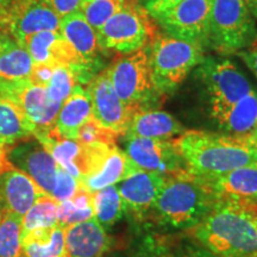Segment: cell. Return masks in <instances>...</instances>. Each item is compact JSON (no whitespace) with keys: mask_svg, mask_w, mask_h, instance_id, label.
<instances>
[{"mask_svg":"<svg viewBox=\"0 0 257 257\" xmlns=\"http://www.w3.org/2000/svg\"><path fill=\"white\" fill-rule=\"evenodd\" d=\"M189 174L200 179L257 166V144L250 136L186 131L174 141Z\"/></svg>","mask_w":257,"mask_h":257,"instance_id":"1","label":"cell"},{"mask_svg":"<svg viewBox=\"0 0 257 257\" xmlns=\"http://www.w3.org/2000/svg\"><path fill=\"white\" fill-rule=\"evenodd\" d=\"M194 229L195 237L217 257H257V230L242 204L217 201Z\"/></svg>","mask_w":257,"mask_h":257,"instance_id":"2","label":"cell"},{"mask_svg":"<svg viewBox=\"0 0 257 257\" xmlns=\"http://www.w3.org/2000/svg\"><path fill=\"white\" fill-rule=\"evenodd\" d=\"M216 202L204 180L184 172L165 179L153 208L165 223L187 229L202 221Z\"/></svg>","mask_w":257,"mask_h":257,"instance_id":"3","label":"cell"},{"mask_svg":"<svg viewBox=\"0 0 257 257\" xmlns=\"http://www.w3.org/2000/svg\"><path fill=\"white\" fill-rule=\"evenodd\" d=\"M204 59L200 44L157 34L149 44V61L154 85L160 94L174 92Z\"/></svg>","mask_w":257,"mask_h":257,"instance_id":"4","label":"cell"},{"mask_svg":"<svg viewBox=\"0 0 257 257\" xmlns=\"http://www.w3.org/2000/svg\"><path fill=\"white\" fill-rule=\"evenodd\" d=\"M115 93L135 112L156 110L162 95L153 81L149 46L119 57L106 68Z\"/></svg>","mask_w":257,"mask_h":257,"instance_id":"5","label":"cell"},{"mask_svg":"<svg viewBox=\"0 0 257 257\" xmlns=\"http://www.w3.org/2000/svg\"><path fill=\"white\" fill-rule=\"evenodd\" d=\"M256 36L255 21L243 0H214L207 46L220 54H237L248 48Z\"/></svg>","mask_w":257,"mask_h":257,"instance_id":"6","label":"cell"},{"mask_svg":"<svg viewBox=\"0 0 257 257\" xmlns=\"http://www.w3.org/2000/svg\"><path fill=\"white\" fill-rule=\"evenodd\" d=\"M157 35L155 21L137 3L131 0L121 11L106 22L98 32L102 50L131 54L149 46Z\"/></svg>","mask_w":257,"mask_h":257,"instance_id":"7","label":"cell"},{"mask_svg":"<svg viewBox=\"0 0 257 257\" xmlns=\"http://www.w3.org/2000/svg\"><path fill=\"white\" fill-rule=\"evenodd\" d=\"M197 76L206 92L213 118L253 91L249 80L229 59L205 57Z\"/></svg>","mask_w":257,"mask_h":257,"instance_id":"8","label":"cell"},{"mask_svg":"<svg viewBox=\"0 0 257 257\" xmlns=\"http://www.w3.org/2000/svg\"><path fill=\"white\" fill-rule=\"evenodd\" d=\"M214 0H182L152 16L168 36L207 46L208 24Z\"/></svg>","mask_w":257,"mask_h":257,"instance_id":"9","label":"cell"},{"mask_svg":"<svg viewBox=\"0 0 257 257\" xmlns=\"http://www.w3.org/2000/svg\"><path fill=\"white\" fill-rule=\"evenodd\" d=\"M61 18L41 0H14L0 11V31L23 43L42 31H60Z\"/></svg>","mask_w":257,"mask_h":257,"instance_id":"10","label":"cell"},{"mask_svg":"<svg viewBox=\"0 0 257 257\" xmlns=\"http://www.w3.org/2000/svg\"><path fill=\"white\" fill-rule=\"evenodd\" d=\"M125 154L138 169L170 178L187 172L174 141L154 138H125Z\"/></svg>","mask_w":257,"mask_h":257,"instance_id":"11","label":"cell"},{"mask_svg":"<svg viewBox=\"0 0 257 257\" xmlns=\"http://www.w3.org/2000/svg\"><path fill=\"white\" fill-rule=\"evenodd\" d=\"M86 91L91 100L93 119L115 134L124 135L136 112L127 107L117 95L107 70L96 74L87 83Z\"/></svg>","mask_w":257,"mask_h":257,"instance_id":"12","label":"cell"},{"mask_svg":"<svg viewBox=\"0 0 257 257\" xmlns=\"http://www.w3.org/2000/svg\"><path fill=\"white\" fill-rule=\"evenodd\" d=\"M2 98L8 99L18 106L34 127V136L55 127V120L61 105L48 98L47 88L43 86L35 85L30 80H25L9 89Z\"/></svg>","mask_w":257,"mask_h":257,"instance_id":"13","label":"cell"},{"mask_svg":"<svg viewBox=\"0 0 257 257\" xmlns=\"http://www.w3.org/2000/svg\"><path fill=\"white\" fill-rule=\"evenodd\" d=\"M6 157L15 168L30 176L42 191L51 195L55 187L59 165L36 138L15 144L6 153Z\"/></svg>","mask_w":257,"mask_h":257,"instance_id":"14","label":"cell"},{"mask_svg":"<svg viewBox=\"0 0 257 257\" xmlns=\"http://www.w3.org/2000/svg\"><path fill=\"white\" fill-rule=\"evenodd\" d=\"M21 44L30 54L35 64L72 67L78 70L81 85L89 82V79L83 72L78 54L62 36L61 31L38 32L28 37Z\"/></svg>","mask_w":257,"mask_h":257,"instance_id":"15","label":"cell"},{"mask_svg":"<svg viewBox=\"0 0 257 257\" xmlns=\"http://www.w3.org/2000/svg\"><path fill=\"white\" fill-rule=\"evenodd\" d=\"M60 31L78 54L83 72L91 81L100 68L101 54L104 53L96 31L87 23L81 12L61 19Z\"/></svg>","mask_w":257,"mask_h":257,"instance_id":"16","label":"cell"},{"mask_svg":"<svg viewBox=\"0 0 257 257\" xmlns=\"http://www.w3.org/2000/svg\"><path fill=\"white\" fill-rule=\"evenodd\" d=\"M165 178L146 170H137L117 186L123 210L135 219H143L152 210Z\"/></svg>","mask_w":257,"mask_h":257,"instance_id":"17","label":"cell"},{"mask_svg":"<svg viewBox=\"0 0 257 257\" xmlns=\"http://www.w3.org/2000/svg\"><path fill=\"white\" fill-rule=\"evenodd\" d=\"M44 193L34 180L14 166L0 174V206L3 213L23 218Z\"/></svg>","mask_w":257,"mask_h":257,"instance_id":"18","label":"cell"},{"mask_svg":"<svg viewBox=\"0 0 257 257\" xmlns=\"http://www.w3.org/2000/svg\"><path fill=\"white\" fill-rule=\"evenodd\" d=\"M201 180L206 182L217 201H234L238 204L257 202V166L242 167L225 174Z\"/></svg>","mask_w":257,"mask_h":257,"instance_id":"19","label":"cell"},{"mask_svg":"<svg viewBox=\"0 0 257 257\" xmlns=\"http://www.w3.org/2000/svg\"><path fill=\"white\" fill-rule=\"evenodd\" d=\"M67 257H102L111 240L95 218L64 227Z\"/></svg>","mask_w":257,"mask_h":257,"instance_id":"20","label":"cell"},{"mask_svg":"<svg viewBox=\"0 0 257 257\" xmlns=\"http://www.w3.org/2000/svg\"><path fill=\"white\" fill-rule=\"evenodd\" d=\"M32 137L34 127L18 106L8 99L0 98V174L12 166L6 157L10 148Z\"/></svg>","mask_w":257,"mask_h":257,"instance_id":"21","label":"cell"},{"mask_svg":"<svg viewBox=\"0 0 257 257\" xmlns=\"http://www.w3.org/2000/svg\"><path fill=\"white\" fill-rule=\"evenodd\" d=\"M34 66L28 50L5 35L0 51V98L16 85L30 80Z\"/></svg>","mask_w":257,"mask_h":257,"instance_id":"22","label":"cell"},{"mask_svg":"<svg viewBox=\"0 0 257 257\" xmlns=\"http://www.w3.org/2000/svg\"><path fill=\"white\" fill-rule=\"evenodd\" d=\"M92 118V105L87 91L78 85L61 105L55 120V130L62 138L76 140L80 128Z\"/></svg>","mask_w":257,"mask_h":257,"instance_id":"23","label":"cell"},{"mask_svg":"<svg viewBox=\"0 0 257 257\" xmlns=\"http://www.w3.org/2000/svg\"><path fill=\"white\" fill-rule=\"evenodd\" d=\"M185 127L181 126L175 118L169 113L159 110H146L136 112L125 131V138L142 137L154 140H169L170 137L185 134Z\"/></svg>","mask_w":257,"mask_h":257,"instance_id":"24","label":"cell"},{"mask_svg":"<svg viewBox=\"0 0 257 257\" xmlns=\"http://www.w3.org/2000/svg\"><path fill=\"white\" fill-rule=\"evenodd\" d=\"M138 169L131 162L126 154L119 149L117 146L112 147L110 153L107 154L106 159L102 162L100 168L94 174L88 176L80 181L91 193H95L100 189L119 184L126 178H128Z\"/></svg>","mask_w":257,"mask_h":257,"instance_id":"25","label":"cell"},{"mask_svg":"<svg viewBox=\"0 0 257 257\" xmlns=\"http://www.w3.org/2000/svg\"><path fill=\"white\" fill-rule=\"evenodd\" d=\"M227 135L250 136L257 124V93L252 91L214 118Z\"/></svg>","mask_w":257,"mask_h":257,"instance_id":"26","label":"cell"},{"mask_svg":"<svg viewBox=\"0 0 257 257\" xmlns=\"http://www.w3.org/2000/svg\"><path fill=\"white\" fill-rule=\"evenodd\" d=\"M23 257H67L64 227L60 224L22 234Z\"/></svg>","mask_w":257,"mask_h":257,"instance_id":"27","label":"cell"},{"mask_svg":"<svg viewBox=\"0 0 257 257\" xmlns=\"http://www.w3.org/2000/svg\"><path fill=\"white\" fill-rule=\"evenodd\" d=\"M94 218L93 193L80 182L75 194L69 200L59 202L57 206V223L62 227L81 223Z\"/></svg>","mask_w":257,"mask_h":257,"instance_id":"28","label":"cell"},{"mask_svg":"<svg viewBox=\"0 0 257 257\" xmlns=\"http://www.w3.org/2000/svg\"><path fill=\"white\" fill-rule=\"evenodd\" d=\"M94 218L101 226L111 227L123 216V204L115 185L107 186L100 191L93 193Z\"/></svg>","mask_w":257,"mask_h":257,"instance_id":"29","label":"cell"},{"mask_svg":"<svg viewBox=\"0 0 257 257\" xmlns=\"http://www.w3.org/2000/svg\"><path fill=\"white\" fill-rule=\"evenodd\" d=\"M57 206H59V201H56L51 195H42L23 217L22 234L37 229H48L59 224L57 223Z\"/></svg>","mask_w":257,"mask_h":257,"instance_id":"30","label":"cell"},{"mask_svg":"<svg viewBox=\"0 0 257 257\" xmlns=\"http://www.w3.org/2000/svg\"><path fill=\"white\" fill-rule=\"evenodd\" d=\"M22 220L14 213H4L0 221V257H23Z\"/></svg>","mask_w":257,"mask_h":257,"instance_id":"31","label":"cell"},{"mask_svg":"<svg viewBox=\"0 0 257 257\" xmlns=\"http://www.w3.org/2000/svg\"><path fill=\"white\" fill-rule=\"evenodd\" d=\"M130 2L131 0H87L83 3L80 12L98 34L106 22L121 11Z\"/></svg>","mask_w":257,"mask_h":257,"instance_id":"32","label":"cell"},{"mask_svg":"<svg viewBox=\"0 0 257 257\" xmlns=\"http://www.w3.org/2000/svg\"><path fill=\"white\" fill-rule=\"evenodd\" d=\"M78 85H81L78 70L72 67L57 66L46 87L48 98L53 102L62 105Z\"/></svg>","mask_w":257,"mask_h":257,"instance_id":"33","label":"cell"},{"mask_svg":"<svg viewBox=\"0 0 257 257\" xmlns=\"http://www.w3.org/2000/svg\"><path fill=\"white\" fill-rule=\"evenodd\" d=\"M118 134L108 130L93 119H89L80 128L76 141L82 144H106L115 146Z\"/></svg>","mask_w":257,"mask_h":257,"instance_id":"34","label":"cell"},{"mask_svg":"<svg viewBox=\"0 0 257 257\" xmlns=\"http://www.w3.org/2000/svg\"><path fill=\"white\" fill-rule=\"evenodd\" d=\"M79 186V180L74 178V176L70 175L69 173H67L66 170L59 166V169H57L56 173L55 187H54V191L51 193V197L59 202L69 200L75 194V192L78 191Z\"/></svg>","mask_w":257,"mask_h":257,"instance_id":"35","label":"cell"},{"mask_svg":"<svg viewBox=\"0 0 257 257\" xmlns=\"http://www.w3.org/2000/svg\"><path fill=\"white\" fill-rule=\"evenodd\" d=\"M62 19L67 16L80 12L85 0H41Z\"/></svg>","mask_w":257,"mask_h":257,"instance_id":"36","label":"cell"},{"mask_svg":"<svg viewBox=\"0 0 257 257\" xmlns=\"http://www.w3.org/2000/svg\"><path fill=\"white\" fill-rule=\"evenodd\" d=\"M54 69H55V67L50 66V64H35L30 76V81L35 85L47 87L51 76H53Z\"/></svg>","mask_w":257,"mask_h":257,"instance_id":"37","label":"cell"},{"mask_svg":"<svg viewBox=\"0 0 257 257\" xmlns=\"http://www.w3.org/2000/svg\"><path fill=\"white\" fill-rule=\"evenodd\" d=\"M237 54L242 57V60L257 78V36L248 48L238 51Z\"/></svg>","mask_w":257,"mask_h":257,"instance_id":"38","label":"cell"},{"mask_svg":"<svg viewBox=\"0 0 257 257\" xmlns=\"http://www.w3.org/2000/svg\"><path fill=\"white\" fill-rule=\"evenodd\" d=\"M182 0H144V9L150 16L166 11Z\"/></svg>","mask_w":257,"mask_h":257,"instance_id":"39","label":"cell"},{"mask_svg":"<svg viewBox=\"0 0 257 257\" xmlns=\"http://www.w3.org/2000/svg\"><path fill=\"white\" fill-rule=\"evenodd\" d=\"M244 206L246 207V210L250 213V216H251V219L253 221V224H255V227L257 230V202H250V204H242Z\"/></svg>","mask_w":257,"mask_h":257,"instance_id":"40","label":"cell"},{"mask_svg":"<svg viewBox=\"0 0 257 257\" xmlns=\"http://www.w3.org/2000/svg\"><path fill=\"white\" fill-rule=\"evenodd\" d=\"M243 2L251 16H255L257 18V0H243Z\"/></svg>","mask_w":257,"mask_h":257,"instance_id":"41","label":"cell"},{"mask_svg":"<svg viewBox=\"0 0 257 257\" xmlns=\"http://www.w3.org/2000/svg\"><path fill=\"white\" fill-rule=\"evenodd\" d=\"M186 257H217L216 255H213L212 252H207V251H197L193 252L191 255L186 256Z\"/></svg>","mask_w":257,"mask_h":257,"instance_id":"42","label":"cell"},{"mask_svg":"<svg viewBox=\"0 0 257 257\" xmlns=\"http://www.w3.org/2000/svg\"><path fill=\"white\" fill-rule=\"evenodd\" d=\"M12 2H14V0H0V11H3V10L8 8Z\"/></svg>","mask_w":257,"mask_h":257,"instance_id":"43","label":"cell"},{"mask_svg":"<svg viewBox=\"0 0 257 257\" xmlns=\"http://www.w3.org/2000/svg\"><path fill=\"white\" fill-rule=\"evenodd\" d=\"M4 40H5V35L0 31V51L3 49V44H4Z\"/></svg>","mask_w":257,"mask_h":257,"instance_id":"44","label":"cell"},{"mask_svg":"<svg viewBox=\"0 0 257 257\" xmlns=\"http://www.w3.org/2000/svg\"><path fill=\"white\" fill-rule=\"evenodd\" d=\"M251 137L253 138V141H255L256 144H257V124H256V128H255V131H253L252 135H251Z\"/></svg>","mask_w":257,"mask_h":257,"instance_id":"45","label":"cell"},{"mask_svg":"<svg viewBox=\"0 0 257 257\" xmlns=\"http://www.w3.org/2000/svg\"><path fill=\"white\" fill-rule=\"evenodd\" d=\"M3 210H2V206H0V221H2V219H3Z\"/></svg>","mask_w":257,"mask_h":257,"instance_id":"46","label":"cell"},{"mask_svg":"<svg viewBox=\"0 0 257 257\" xmlns=\"http://www.w3.org/2000/svg\"><path fill=\"white\" fill-rule=\"evenodd\" d=\"M85 2H87V0H85Z\"/></svg>","mask_w":257,"mask_h":257,"instance_id":"47","label":"cell"}]
</instances>
